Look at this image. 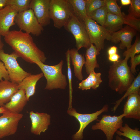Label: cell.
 Here are the masks:
<instances>
[{
  "instance_id": "1",
  "label": "cell",
  "mask_w": 140,
  "mask_h": 140,
  "mask_svg": "<svg viewBox=\"0 0 140 140\" xmlns=\"http://www.w3.org/2000/svg\"><path fill=\"white\" fill-rule=\"evenodd\" d=\"M4 37L6 43L26 61L32 64L36 61L45 62L47 58L44 53L37 46L30 34L20 30H13Z\"/></svg>"
},
{
  "instance_id": "2",
  "label": "cell",
  "mask_w": 140,
  "mask_h": 140,
  "mask_svg": "<svg viewBox=\"0 0 140 140\" xmlns=\"http://www.w3.org/2000/svg\"><path fill=\"white\" fill-rule=\"evenodd\" d=\"M130 58L126 56L123 60L114 62L110 66L108 76L109 86L119 94L125 92L135 78L128 65Z\"/></svg>"
},
{
  "instance_id": "3",
  "label": "cell",
  "mask_w": 140,
  "mask_h": 140,
  "mask_svg": "<svg viewBox=\"0 0 140 140\" xmlns=\"http://www.w3.org/2000/svg\"><path fill=\"white\" fill-rule=\"evenodd\" d=\"M35 64L39 67L44 76L47 80L45 89L51 90L54 89H65L67 85L66 76L62 73L64 64L62 60L58 64L54 65L45 64L39 61Z\"/></svg>"
},
{
  "instance_id": "4",
  "label": "cell",
  "mask_w": 140,
  "mask_h": 140,
  "mask_svg": "<svg viewBox=\"0 0 140 140\" xmlns=\"http://www.w3.org/2000/svg\"><path fill=\"white\" fill-rule=\"evenodd\" d=\"M73 13L67 0H50V17L56 28L60 29L64 27Z\"/></svg>"
},
{
  "instance_id": "5",
  "label": "cell",
  "mask_w": 140,
  "mask_h": 140,
  "mask_svg": "<svg viewBox=\"0 0 140 140\" xmlns=\"http://www.w3.org/2000/svg\"><path fill=\"white\" fill-rule=\"evenodd\" d=\"M19 57L15 52L10 54L5 53L2 49L0 51V60L3 63L11 81L18 84L24 78L31 74L23 69L17 59Z\"/></svg>"
},
{
  "instance_id": "6",
  "label": "cell",
  "mask_w": 140,
  "mask_h": 140,
  "mask_svg": "<svg viewBox=\"0 0 140 140\" xmlns=\"http://www.w3.org/2000/svg\"><path fill=\"white\" fill-rule=\"evenodd\" d=\"M86 29L91 44H94L100 52L103 49L105 40L111 41V33L103 26L99 25L96 22L87 17L84 21Z\"/></svg>"
},
{
  "instance_id": "7",
  "label": "cell",
  "mask_w": 140,
  "mask_h": 140,
  "mask_svg": "<svg viewBox=\"0 0 140 140\" xmlns=\"http://www.w3.org/2000/svg\"><path fill=\"white\" fill-rule=\"evenodd\" d=\"M64 27L74 36L78 50L82 47L87 49L90 46L91 44L84 23L79 20L73 13Z\"/></svg>"
},
{
  "instance_id": "8",
  "label": "cell",
  "mask_w": 140,
  "mask_h": 140,
  "mask_svg": "<svg viewBox=\"0 0 140 140\" xmlns=\"http://www.w3.org/2000/svg\"><path fill=\"white\" fill-rule=\"evenodd\" d=\"M15 23L20 30L36 36L41 35L44 30L31 9L18 13L15 17Z\"/></svg>"
},
{
  "instance_id": "9",
  "label": "cell",
  "mask_w": 140,
  "mask_h": 140,
  "mask_svg": "<svg viewBox=\"0 0 140 140\" xmlns=\"http://www.w3.org/2000/svg\"><path fill=\"white\" fill-rule=\"evenodd\" d=\"M125 115L123 113L119 116L104 114L98 122L92 125L93 130L102 131L104 134L106 140H113L114 134L123 126V118Z\"/></svg>"
},
{
  "instance_id": "10",
  "label": "cell",
  "mask_w": 140,
  "mask_h": 140,
  "mask_svg": "<svg viewBox=\"0 0 140 140\" xmlns=\"http://www.w3.org/2000/svg\"><path fill=\"white\" fill-rule=\"evenodd\" d=\"M109 106L104 105L100 110L94 113L88 114H82L78 113L75 109L71 108L67 112L71 116L74 117L79 122L80 126L78 131L73 136V140H82L83 138V133L85 128L93 121L98 120L99 116L104 112H107Z\"/></svg>"
},
{
  "instance_id": "11",
  "label": "cell",
  "mask_w": 140,
  "mask_h": 140,
  "mask_svg": "<svg viewBox=\"0 0 140 140\" xmlns=\"http://www.w3.org/2000/svg\"><path fill=\"white\" fill-rule=\"evenodd\" d=\"M23 115L5 111L0 116V139L13 135L17 131L19 122Z\"/></svg>"
},
{
  "instance_id": "12",
  "label": "cell",
  "mask_w": 140,
  "mask_h": 140,
  "mask_svg": "<svg viewBox=\"0 0 140 140\" xmlns=\"http://www.w3.org/2000/svg\"><path fill=\"white\" fill-rule=\"evenodd\" d=\"M50 0H31L30 9L33 11L40 24L43 27L50 24Z\"/></svg>"
},
{
  "instance_id": "13",
  "label": "cell",
  "mask_w": 140,
  "mask_h": 140,
  "mask_svg": "<svg viewBox=\"0 0 140 140\" xmlns=\"http://www.w3.org/2000/svg\"><path fill=\"white\" fill-rule=\"evenodd\" d=\"M31 122L30 131L36 135H40L48 129L50 123V116L47 113L31 111L29 113Z\"/></svg>"
},
{
  "instance_id": "14",
  "label": "cell",
  "mask_w": 140,
  "mask_h": 140,
  "mask_svg": "<svg viewBox=\"0 0 140 140\" xmlns=\"http://www.w3.org/2000/svg\"><path fill=\"white\" fill-rule=\"evenodd\" d=\"M137 31L128 26H126L120 30L111 33V40L113 43L117 44L120 42L119 48L127 50L131 47V43Z\"/></svg>"
},
{
  "instance_id": "15",
  "label": "cell",
  "mask_w": 140,
  "mask_h": 140,
  "mask_svg": "<svg viewBox=\"0 0 140 140\" xmlns=\"http://www.w3.org/2000/svg\"><path fill=\"white\" fill-rule=\"evenodd\" d=\"M12 6H6L0 10V35L4 36L15 24V19L18 13Z\"/></svg>"
},
{
  "instance_id": "16",
  "label": "cell",
  "mask_w": 140,
  "mask_h": 140,
  "mask_svg": "<svg viewBox=\"0 0 140 140\" xmlns=\"http://www.w3.org/2000/svg\"><path fill=\"white\" fill-rule=\"evenodd\" d=\"M123 111L125 118L140 121V94H133L127 97Z\"/></svg>"
},
{
  "instance_id": "17",
  "label": "cell",
  "mask_w": 140,
  "mask_h": 140,
  "mask_svg": "<svg viewBox=\"0 0 140 140\" xmlns=\"http://www.w3.org/2000/svg\"><path fill=\"white\" fill-rule=\"evenodd\" d=\"M28 100L23 89H19L12 96L10 100L2 107L6 111L14 113H20Z\"/></svg>"
},
{
  "instance_id": "18",
  "label": "cell",
  "mask_w": 140,
  "mask_h": 140,
  "mask_svg": "<svg viewBox=\"0 0 140 140\" xmlns=\"http://www.w3.org/2000/svg\"><path fill=\"white\" fill-rule=\"evenodd\" d=\"M19 90L18 84L7 80L0 81V107L8 103Z\"/></svg>"
},
{
  "instance_id": "19",
  "label": "cell",
  "mask_w": 140,
  "mask_h": 140,
  "mask_svg": "<svg viewBox=\"0 0 140 140\" xmlns=\"http://www.w3.org/2000/svg\"><path fill=\"white\" fill-rule=\"evenodd\" d=\"M44 76L42 72L36 74H31L24 78L18 85L19 89H22L25 91L28 101L30 97L35 93L36 86L38 81Z\"/></svg>"
},
{
  "instance_id": "20",
  "label": "cell",
  "mask_w": 140,
  "mask_h": 140,
  "mask_svg": "<svg viewBox=\"0 0 140 140\" xmlns=\"http://www.w3.org/2000/svg\"><path fill=\"white\" fill-rule=\"evenodd\" d=\"M78 51L75 48L69 49V54L73 66L75 76L79 80H82L83 76L82 69L85 64V59L84 55L80 54Z\"/></svg>"
},
{
  "instance_id": "21",
  "label": "cell",
  "mask_w": 140,
  "mask_h": 140,
  "mask_svg": "<svg viewBox=\"0 0 140 140\" xmlns=\"http://www.w3.org/2000/svg\"><path fill=\"white\" fill-rule=\"evenodd\" d=\"M100 54L96 47L91 44L90 46L87 49L85 56V66L86 71L88 74L96 68L99 67L97 60V56Z\"/></svg>"
},
{
  "instance_id": "22",
  "label": "cell",
  "mask_w": 140,
  "mask_h": 140,
  "mask_svg": "<svg viewBox=\"0 0 140 140\" xmlns=\"http://www.w3.org/2000/svg\"><path fill=\"white\" fill-rule=\"evenodd\" d=\"M88 76L79 84L78 88L82 90L96 89L102 82L100 73H96L94 71L91 72Z\"/></svg>"
},
{
  "instance_id": "23",
  "label": "cell",
  "mask_w": 140,
  "mask_h": 140,
  "mask_svg": "<svg viewBox=\"0 0 140 140\" xmlns=\"http://www.w3.org/2000/svg\"><path fill=\"white\" fill-rule=\"evenodd\" d=\"M122 17L107 13L103 26L111 33L120 30L124 24Z\"/></svg>"
},
{
  "instance_id": "24",
  "label": "cell",
  "mask_w": 140,
  "mask_h": 140,
  "mask_svg": "<svg viewBox=\"0 0 140 140\" xmlns=\"http://www.w3.org/2000/svg\"><path fill=\"white\" fill-rule=\"evenodd\" d=\"M72 8L73 13L81 22L84 23L87 17L86 9V0H67Z\"/></svg>"
},
{
  "instance_id": "25",
  "label": "cell",
  "mask_w": 140,
  "mask_h": 140,
  "mask_svg": "<svg viewBox=\"0 0 140 140\" xmlns=\"http://www.w3.org/2000/svg\"><path fill=\"white\" fill-rule=\"evenodd\" d=\"M140 73H139L137 76L134 79L131 85L125 91L124 94L114 103L115 105L113 107L112 111L114 112H115L124 99L133 94H140Z\"/></svg>"
},
{
  "instance_id": "26",
  "label": "cell",
  "mask_w": 140,
  "mask_h": 140,
  "mask_svg": "<svg viewBox=\"0 0 140 140\" xmlns=\"http://www.w3.org/2000/svg\"><path fill=\"white\" fill-rule=\"evenodd\" d=\"M117 135L123 136L130 140H140V131L139 128H131L127 123L121 127L116 132Z\"/></svg>"
},
{
  "instance_id": "27",
  "label": "cell",
  "mask_w": 140,
  "mask_h": 140,
  "mask_svg": "<svg viewBox=\"0 0 140 140\" xmlns=\"http://www.w3.org/2000/svg\"><path fill=\"white\" fill-rule=\"evenodd\" d=\"M31 1V0H8L6 6L12 7L19 13L30 9Z\"/></svg>"
},
{
  "instance_id": "28",
  "label": "cell",
  "mask_w": 140,
  "mask_h": 140,
  "mask_svg": "<svg viewBox=\"0 0 140 140\" xmlns=\"http://www.w3.org/2000/svg\"><path fill=\"white\" fill-rule=\"evenodd\" d=\"M105 0H86L87 15L90 17L97 10L105 5Z\"/></svg>"
},
{
  "instance_id": "29",
  "label": "cell",
  "mask_w": 140,
  "mask_h": 140,
  "mask_svg": "<svg viewBox=\"0 0 140 140\" xmlns=\"http://www.w3.org/2000/svg\"><path fill=\"white\" fill-rule=\"evenodd\" d=\"M105 5L101 7L94 12L89 17L103 26L107 14Z\"/></svg>"
},
{
  "instance_id": "30",
  "label": "cell",
  "mask_w": 140,
  "mask_h": 140,
  "mask_svg": "<svg viewBox=\"0 0 140 140\" xmlns=\"http://www.w3.org/2000/svg\"><path fill=\"white\" fill-rule=\"evenodd\" d=\"M105 5L108 13L122 17L123 13L118 5L116 0H105Z\"/></svg>"
},
{
  "instance_id": "31",
  "label": "cell",
  "mask_w": 140,
  "mask_h": 140,
  "mask_svg": "<svg viewBox=\"0 0 140 140\" xmlns=\"http://www.w3.org/2000/svg\"><path fill=\"white\" fill-rule=\"evenodd\" d=\"M122 18L124 24H126L136 31L140 30V20L128 15H126L123 13Z\"/></svg>"
},
{
  "instance_id": "32",
  "label": "cell",
  "mask_w": 140,
  "mask_h": 140,
  "mask_svg": "<svg viewBox=\"0 0 140 140\" xmlns=\"http://www.w3.org/2000/svg\"><path fill=\"white\" fill-rule=\"evenodd\" d=\"M140 53V40L139 37H136L135 41L130 47L125 51L123 53L124 56H128L131 59L133 58L136 54Z\"/></svg>"
},
{
  "instance_id": "33",
  "label": "cell",
  "mask_w": 140,
  "mask_h": 140,
  "mask_svg": "<svg viewBox=\"0 0 140 140\" xmlns=\"http://www.w3.org/2000/svg\"><path fill=\"white\" fill-rule=\"evenodd\" d=\"M128 11V15L137 18L140 17V0H132Z\"/></svg>"
},
{
  "instance_id": "34",
  "label": "cell",
  "mask_w": 140,
  "mask_h": 140,
  "mask_svg": "<svg viewBox=\"0 0 140 140\" xmlns=\"http://www.w3.org/2000/svg\"><path fill=\"white\" fill-rule=\"evenodd\" d=\"M69 50L68 49L66 53V60L67 66V75L68 79L69 92V107H71L72 98V74L70 65L71 59L69 54Z\"/></svg>"
},
{
  "instance_id": "35",
  "label": "cell",
  "mask_w": 140,
  "mask_h": 140,
  "mask_svg": "<svg viewBox=\"0 0 140 140\" xmlns=\"http://www.w3.org/2000/svg\"><path fill=\"white\" fill-rule=\"evenodd\" d=\"M4 80L10 81L8 72L4 64L0 60V80Z\"/></svg>"
},
{
  "instance_id": "36",
  "label": "cell",
  "mask_w": 140,
  "mask_h": 140,
  "mask_svg": "<svg viewBox=\"0 0 140 140\" xmlns=\"http://www.w3.org/2000/svg\"><path fill=\"white\" fill-rule=\"evenodd\" d=\"M131 66L130 69L133 74H135L136 73V68L137 65L140 64V55L135 56L131 59Z\"/></svg>"
},
{
  "instance_id": "37",
  "label": "cell",
  "mask_w": 140,
  "mask_h": 140,
  "mask_svg": "<svg viewBox=\"0 0 140 140\" xmlns=\"http://www.w3.org/2000/svg\"><path fill=\"white\" fill-rule=\"evenodd\" d=\"M120 57V56L117 53H116L109 55L108 58L110 61L114 63L118 61Z\"/></svg>"
},
{
  "instance_id": "38",
  "label": "cell",
  "mask_w": 140,
  "mask_h": 140,
  "mask_svg": "<svg viewBox=\"0 0 140 140\" xmlns=\"http://www.w3.org/2000/svg\"><path fill=\"white\" fill-rule=\"evenodd\" d=\"M117 47L113 46L110 47L108 50V53L109 55L117 53Z\"/></svg>"
},
{
  "instance_id": "39",
  "label": "cell",
  "mask_w": 140,
  "mask_h": 140,
  "mask_svg": "<svg viewBox=\"0 0 140 140\" xmlns=\"http://www.w3.org/2000/svg\"><path fill=\"white\" fill-rule=\"evenodd\" d=\"M8 0H0V10L5 7Z\"/></svg>"
},
{
  "instance_id": "40",
  "label": "cell",
  "mask_w": 140,
  "mask_h": 140,
  "mask_svg": "<svg viewBox=\"0 0 140 140\" xmlns=\"http://www.w3.org/2000/svg\"><path fill=\"white\" fill-rule=\"evenodd\" d=\"M120 2L122 5H127L131 4V0H121Z\"/></svg>"
},
{
  "instance_id": "41",
  "label": "cell",
  "mask_w": 140,
  "mask_h": 140,
  "mask_svg": "<svg viewBox=\"0 0 140 140\" xmlns=\"http://www.w3.org/2000/svg\"><path fill=\"white\" fill-rule=\"evenodd\" d=\"M115 140H130L129 138L125 137L124 138H123L121 136L117 135L115 137Z\"/></svg>"
},
{
  "instance_id": "42",
  "label": "cell",
  "mask_w": 140,
  "mask_h": 140,
  "mask_svg": "<svg viewBox=\"0 0 140 140\" xmlns=\"http://www.w3.org/2000/svg\"><path fill=\"white\" fill-rule=\"evenodd\" d=\"M4 46V44L2 41L1 39V36L0 35V51L3 49Z\"/></svg>"
},
{
  "instance_id": "43",
  "label": "cell",
  "mask_w": 140,
  "mask_h": 140,
  "mask_svg": "<svg viewBox=\"0 0 140 140\" xmlns=\"http://www.w3.org/2000/svg\"><path fill=\"white\" fill-rule=\"evenodd\" d=\"M5 111V110L2 106L0 107V114H3L4 113Z\"/></svg>"
}]
</instances>
